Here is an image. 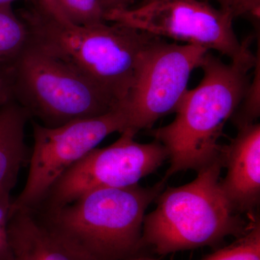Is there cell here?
Wrapping results in <instances>:
<instances>
[{"label":"cell","mask_w":260,"mask_h":260,"mask_svg":"<svg viewBox=\"0 0 260 260\" xmlns=\"http://www.w3.org/2000/svg\"><path fill=\"white\" fill-rule=\"evenodd\" d=\"M256 59L249 48L229 64L207 53L200 66L203 79L186 90L175 119L149 131L169 154L170 167L164 179L179 172H198L220 158L219 138L245 95Z\"/></svg>","instance_id":"cell-1"},{"label":"cell","mask_w":260,"mask_h":260,"mask_svg":"<svg viewBox=\"0 0 260 260\" xmlns=\"http://www.w3.org/2000/svg\"><path fill=\"white\" fill-rule=\"evenodd\" d=\"M21 19L30 45L93 82L120 104L133 85L142 53L155 37L118 23H63L40 8Z\"/></svg>","instance_id":"cell-2"},{"label":"cell","mask_w":260,"mask_h":260,"mask_svg":"<svg viewBox=\"0 0 260 260\" xmlns=\"http://www.w3.org/2000/svg\"><path fill=\"white\" fill-rule=\"evenodd\" d=\"M221 155L198 171L188 184L162 190L156 208L143 220L142 246H152L160 255L203 246L218 245L237 238L249 225L234 211L220 186Z\"/></svg>","instance_id":"cell-3"},{"label":"cell","mask_w":260,"mask_h":260,"mask_svg":"<svg viewBox=\"0 0 260 260\" xmlns=\"http://www.w3.org/2000/svg\"><path fill=\"white\" fill-rule=\"evenodd\" d=\"M153 186L102 188L49 211H34L95 260H121L139 253L145 211L164 189Z\"/></svg>","instance_id":"cell-4"},{"label":"cell","mask_w":260,"mask_h":260,"mask_svg":"<svg viewBox=\"0 0 260 260\" xmlns=\"http://www.w3.org/2000/svg\"><path fill=\"white\" fill-rule=\"evenodd\" d=\"M13 64L15 100L43 126L56 127L120 107L93 82L28 43Z\"/></svg>","instance_id":"cell-5"},{"label":"cell","mask_w":260,"mask_h":260,"mask_svg":"<svg viewBox=\"0 0 260 260\" xmlns=\"http://www.w3.org/2000/svg\"><path fill=\"white\" fill-rule=\"evenodd\" d=\"M34 148L29 159L26 183L11 202L9 216L16 211H34L51 186L67 170L90 153L113 133L126 128L121 108L88 119L47 127L32 119Z\"/></svg>","instance_id":"cell-6"},{"label":"cell","mask_w":260,"mask_h":260,"mask_svg":"<svg viewBox=\"0 0 260 260\" xmlns=\"http://www.w3.org/2000/svg\"><path fill=\"white\" fill-rule=\"evenodd\" d=\"M208 52L199 46L154 38L142 53L133 85L119 107L125 114V130L136 135L175 113L191 72L200 68Z\"/></svg>","instance_id":"cell-7"},{"label":"cell","mask_w":260,"mask_h":260,"mask_svg":"<svg viewBox=\"0 0 260 260\" xmlns=\"http://www.w3.org/2000/svg\"><path fill=\"white\" fill-rule=\"evenodd\" d=\"M234 18L200 0H151L135 8L112 10L105 20L160 38L215 50L231 60L249 48L233 28Z\"/></svg>","instance_id":"cell-8"},{"label":"cell","mask_w":260,"mask_h":260,"mask_svg":"<svg viewBox=\"0 0 260 260\" xmlns=\"http://www.w3.org/2000/svg\"><path fill=\"white\" fill-rule=\"evenodd\" d=\"M135 136L125 130L112 145L91 150L58 179L35 211L61 208L94 189L137 185L155 172L169 159L167 149L156 140L138 143Z\"/></svg>","instance_id":"cell-9"},{"label":"cell","mask_w":260,"mask_h":260,"mask_svg":"<svg viewBox=\"0 0 260 260\" xmlns=\"http://www.w3.org/2000/svg\"><path fill=\"white\" fill-rule=\"evenodd\" d=\"M227 173L220 179L222 191L237 213H252L260 200V125L239 128L235 138L222 146Z\"/></svg>","instance_id":"cell-10"},{"label":"cell","mask_w":260,"mask_h":260,"mask_svg":"<svg viewBox=\"0 0 260 260\" xmlns=\"http://www.w3.org/2000/svg\"><path fill=\"white\" fill-rule=\"evenodd\" d=\"M8 236L16 260H95L34 212L12 213Z\"/></svg>","instance_id":"cell-11"},{"label":"cell","mask_w":260,"mask_h":260,"mask_svg":"<svg viewBox=\"0 0 260 260\" xmlns=\"http://www.w3.org/2000/svg\"><path fill=\"white\" fill-rule=\"evenodd\" d=\"M30 119L28 112L15 100L0 107V192L11 191L20 169L29 162L25 129Z\"/></svg>","instance_id":"cell-12"},{"label":"cell","mask_w":260,"mask_h":260,"mask_svg":"<svg viewBox=\"0 0 260 260\" xmlns=\"http://www.w3.org/2000/svg\"><path fill=\"white\" fill-rule=\"evenodd\" d=\"M28 28L12 7L0 8V64L14 62L28 43Z\"/></svg>","instance_id":"cell-13"},{"label":"cell","mask_w":260,"mask_h":260,"mask_svg":"<svg viewBox=\"0 0 260 260\" xmlns=\"http://www.w3.org/2000/svg\"><path fill=\"white\" fill-rule=\"evenodd\" d=\"M201 260H260V222L256 218L245 233L226 247Z\"/></svg>","instance_id":"cell-14"},{"label":"cell","mask_w":260,"mask_h":260,"mask_svg":"<svg viewBox=\"0 0 260 260\" xmlns=\"http://www.w3.org/2000/svg\"><path fill=\"white\" fill-rule=\"evenodd\" d=\"M70 23L90 25L104 23L106 10L102 0H58Z\"/></svg>","instance_id":"cell-15"},{"label":"cell","mask_w":260,"mask_h":260,"mask_svg":"<svg viewBox=\"0 0 260 260\" xmlns=\"http://www.w3.org/2000/svg\"><path fill=\"white\" fill-rule=\"evenodd\" d=\"M254 69L253 80L249 83L240 105L232 116L238 129L254 124L259 116V56L256 59Z\"/></svg>","instance_id":"cell-16"},{"label":"cell","mask_w":260,"mask_h":260,"mask_svg":"<svg viewBox=\"0 0 260 260\" xmlns=\"http://www.w3.org/2000/svg\"><path fill=\"white\" fill-rule=\"evenodd\" d=\"M10 191L0 192V260H14L8 236L10 205Z\"/></svg>","instance_id":"cell-17"},{"label":"cell","mask_w":260,"mask_h":260,"mask_svg":"<svg viewBox=\"0 0 260 260\" xmlns=\"http://www.w3.org/2000/svg\"><path fill=\"white\" fill-rule=\"evenodd\" d=\"M223 10L233 18L250 15L259 18L260 0H216Z\"/></svg>","instance_id":"cell-18"},{"label":"cell","mask_w":260,"mask_h":260,"mask_svg":"<svg viewBox=\"0 0 260 260\" xmlns=\"http://www.w3.org/2000/svg\"><path fill=\"white\" fill-rule=\"evenodd\" d=\"M13 63L0 64V107L15 100Z\"/></svg>","instance_id":"cell-19"},{"label":"cell","mask_w":260,"mask_h":260,"mask_svg":"<svg viewBox=\"0 0 260 260\" xmlns=\"http://www.w3.org/2000/svg\"><path fill=\"white\" fill-rule=\"evenodd\" d=\"M39 2L40 4L39 8L48 15L63 23H71L61 11L58 0H39Z\"/></svg>","instance_id":"cell-20"},{"label":"cell","mask_w":260,"mask_h":260,"mask_svg":"<svg viewBox=\"0 0 260 260\" xmlns=\"http://www.w3.org/2000/svg\"><path fill=\"white\" fill-rule=\"evenodd\" d=\"M106 13L112 10L124 9L129 8V5L134 0H102Z\"/></svg>","instance_id":"cell-21"},{"label":"cell","mask_w":260,"mask_h":260,"mask_svg":"<svg viewBox=\"0 0 260 260\" xmlns=\"http://www.w3.org/2000/svg\"><path fill=\"white\" fill-rule=\"evenodd\" d=\"M121 260H158L156 259H154V258L149 257V256H141L140 254H135V255H133L132 256H129V257L125 258V259H121Z\"/></svg>","instance_id":"cell-22"},{"label":"cell","mask_w":260,"mask_h":260,"mask_svg":"<svg viewBox=\"0 0 260 260\" xmlns=\"http://www.w3.org/2000/svg\"><path fill=\"white\" fill-rule=\"evenodd\" d=\"M16 1H20V0H0V8L11 7V5Z\"/></svg>","instance_id":"cell-23"},{"label":"cell","mask_w":260,"mask_h":260,"mask_svg":"<svg viewBox=\"0 0 260 260\" xmlns=\"http://www.w3.org/2000/svg\"><path fill=\"white\" fill-rule=\"evenodd\" d=\"M151 1V0H145V2Z\"/></svg>","instance_id":"cell-24"},{"label":"cell","mask_w":260,"mask_h":260,"mask_svg":"<svg viewBox=\"0 0 260 260\" xmlns=\"http://www.w3.org/2000/svg\"><path fill=\"white\" fill-rule=\"evenodd\" d=\"M14 260H16V259H15Z\"/></svg>","instance_id":"cell-25"}]
</instances>
